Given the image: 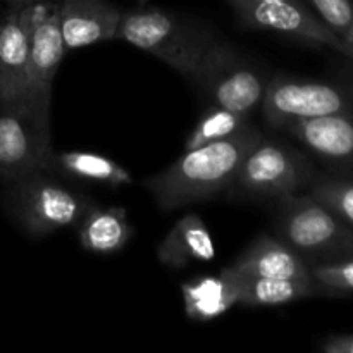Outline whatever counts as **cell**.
I'll return each mask as SVG.
<instances>
[{"mask_svg":"<svg viewBox=\"0 0 353 353\" xmlns=\"http://www.w3.org/2000/svg\"><path fill=\"white\" fill-rule=\"evenodd\" d=\"M264 134L248 123L224 140L186 150L171 165L145 179L159 209L176 210L228 192L241 162Z\"/></svg>","mask_w":353,"mask_h":353,"instance_id":"6da1fadb","label":"cell"},{"mask_svg":"<svg viewBox=\"0 0 353 353\" xmlns=\"http://www.w3.org/2000/svg\"><path fill=\"white\" fill-rule=\"evenodd\" d=\"M117 38L157 57L190 83L224 41L210 28L155 7L123 12Z\"/></svg>","mask_w":353,"mask_h":353,"instance_id":"7a4b0ae2","label":"cell"},{"mask_svg":"<svg viewBox=\"0 0 353 353\" xmlns=\"http://www.w3.org/2000/svg\"><path fill=\"white\" fill-rule=\"evenodd\" d=\"M274 228L309 265L353 257V228L307 192L276 200Z\"/></svg>","mask_w":353,"mask_h":353,"instance_id":"3957f363","label":"cell"},{"mask_svg":"<svg viewBox=\"0 0 353 353\" xmlns=\"http://www.w3.org/2000/svg\"><path fill=\"white\" fill-rule=\"evenodd\" d=\"M2 202L7 214L33 238L78 226L93 203L85 193L52 178L47 169L7 181Z\"/></svg>","mask_w":353,"mask_h":353,"instance_id":"277c9868","label":"cell"},{"mask_svg":"<svg viewBox=\"0 0 353 353\" xmlns=\"http://www.w3.org/2000/svg\"><path fill=\"white\" fill-rule=\"evenodd\" d=\"M319 174L303 152L286 141L262 140L245 157L228 188L234 200H272L307 192Z\"/></svg>","mask_w":353,"mask_h":353,"instance_id":"5b68a950","label":"cell"},{"mask_svg":"<svg viewBox=\"0 0 353 353\" xmlns=\"http://www.w3.org/2000/svg\"><path fill=\"white\" fill-rule=\"evenodd\" d=\"M271 76L243 52L223 41L200 69L193 85L202 92L209 107H223L247 114L257 109Z\"/></svg>","mask_w":353,"mask_h":353,"instance_id":"8992f818","label":"cell"},{"mask_svg":"<svg viewBox=\"0 0 353 353\" xmlns=\"http://www.w3.org/2000/svg\"><path fill=\"white\" fill-rule=\"evenodd\" d=\"M262 116L281 130L295 121L353 112V81H316L278 76L269 79L262 99Z\"/></svg>","mask_w":353,"mask_h":353,"instance_id":"52a82bcc","label":"cell"},{"mask_svg":"<svg viewBox=\"0 0 353 353\" xmlns=\"http://www.w3.org/2000/svg\"><path fill=\"white\" fill-rule=\"evenodd\" d=\"M241 24L288 34L307 45L336 52L353 68V50L302 0H230Z\"/></svg>","mask_w":353,"mask_h":353,"instance_id":"ba28073f","label":"cell"},{"mask_svg":"<svg viewBox=\"0 0 353 353\" xmlns=\"http://www.w3.org/2000/svg\"><path fill=\"white\" fill-rule=\"evenodd\" d=\"M50 119L28 103L0 105V179L3 183L45 169L50 157Z\"/></svg>","mask_w":353,"mask_h":353,"instance_id":"9c48e42d","label":"cell"},{"mask_svg":"<svg viewBox=\"0 0 353 353\" xmlns=\"http://www.w3.org/2000/svg\"><path fill=\"white\" fill-rule=\"evenodd\" d=\"M57 7L41 0L33 6L31 17L26 103L45 119H50L52 85L65 54Z\"/></svg>","mask_w":353,"mask_h":353,"instance_id":"30bf717a","label":"cell"},{"mask_svg":"<svg viewBox=\"0 0 353 353\" xmlns=\"http://www.w3.org/2000/svg\"><path fill=\"white\" fill-rule=\"evenodd\" d=\"M281 131L338 174L353 176V112L295 121Z\"/></svg>","mask_w":353,"mask_h":353,"instance_id":"8fae6325","label":"cell"},{"mask_svg":"<svg viewBox=\"0 0 353 353\" xmlns=\"http://www.w3.org/2000/svg\"><path fill=\"white\" fill-rule=\"evenodd\" d=\"M31 17L33 6L0 17V105L26 103Z\"/></svg>","mask_w":353,"mask_h":353,"instance_id":"7c38bea8","label":"cell"},{"mask_svg":"<svg viewBox=\"0 0 353 353\" xmlns=\"http://www.w3.org/2000/svg\"><path fill=\"white\" fill-rule=\"evenodd\" d=\"M57 12L65 52L117 38L123 17L107 0H62Z\"/></svg>","mask_w":353,"mask_h":353,"instance_id":"4fadbf2b","label":"cell"},{"mask_svg":"<svg viewBox=\"0 0 353 353\" xmlns=\"http://www.w3.org/2000/svg\"><path fill=\"white\" fill-rule=\"evenodd\" d=\"M245 276L276 279H310V265L281 238L261 234L231 265Z\"/></svg>","mask_w":353,"mask_h":353,"instance_id":"5bb4252c","label":"cell"},{"mask_svg":"<svg viewBox=\"0 0 353 353\" xmlns=\"http://www.w3.org/2000/svg\"><path fill=\"white\" fill-rule=\"evenodd\" d=\"M183 302L186 316L196 323H207L238 305L240 285L236 272L230 268L217 276H202L183 283Z\"/></svg>","mask_w":353,"mask_h":353,"instance_id":"9a60e30c","label":"cell"},{"mask_svg":"<svg viewBox=\"0 0 353 353\" xmlns=\"http://www.w3.org/2000/svg\"><path fill=\"white\" fill-rule=\"evenodd\" d=\"M157 257L171 269H183L192 262L212 261L216 245L202 217L195 212L181 217L159 245Z\"/></svg>","mask_w":353,"mask_h":353,"instance_id":"2e32d148","label":"cell"},{"mask_svg":"<svg viewBox=\"0 0 353 353\" xmlns=\"http://www.w3.org/2000/svg\"><path fill=\"white\" fill-rule=\"evenodd\" d=\"M83 248L93 254H116L123 250L133 236V228L126 210L121 207H100L92 203L78 223Z\"/></svg>","mask_w":353,"mask_h":353,"instance_id":"e0dca14e","label":"cell"},{"mask_svg":"<svg viewBox=\"0 0 353 353\" xmlns=\"http://www.w3.org/2000/svg\"><path fill=\"white\" fill-rule=\"evenodd\" d=\"M47 171L59 172L65 178L81 179L88 183H99V185L112 186H128L133 183L130 171L123 165L117 164L112 159L105 155L92 154V152L71 150V152H59V154L48 157L45 164Z\"/></svg>","mask_w":353,"mask_h":353,"instance_id":"ac0fdd59","label":"cell"},{"mask_svg":"<svg viewBox=\"0 0 353 353\" xmlns=\"http://www.w3.org/2000/svg\"><path fill=\"white\" fill-rule=\"evenodd\" d=\"M236 276L238 285H240V300H238V305L274 307L296 302V300L310 299V296L316 295H323V290L314 281V278L276 279L259 278V276H245L240 274V272H236Z\"/></svg>","mask_w":353,"mask_h":353,"instance_id":"d6986e66","label":"cell"},{"mask_svg":"<svg viewBox=\"0 0 353 353\" xmlns=\"http://www.w3.org/2000/svg\"><path fill=\"white\" fill-rule=\"evenodd\" d=\"M247 114L234 112V110L223 109V107H209L195 130L190 133V137L185 141V150L202 147V145L212 143V141L224 140L231 134L238 133L243 130L250 121Z\"/></svg>","mask_w":353,"mask_h":353,"instance_id":"ffe728a7","label":"cell"},{"mask_svg":"<svg viewBox=\"0 0 353 353\" xmlns=\"http://www.w3.org/2000/svg\"><path fill=\"white\" fill-rule=\"evenodd\" d=\"M307 193L353 228V176L338 172L317 174L307 188Z\"/></svg>","mask_w":353,"mask_h":353,"instance_id":"44dd1931","label":"cell"},{"mask_svg":"<svg viewBox=\"0 0 353 353\" xmlns=\"http://www.w3.org/2000/svg\"><path fill=\"white\" fill-rule=\"evenodd\" d=\"M310 272L323 295H345L353 293V257L338 262L310 265Z\"/></svg>","mask_w":353,"mask_h":353,"instance_id":"7402d4cb","label":"cell"},{"mask_svg":"<svg viewBox=\"0 0 353 353\" xmlns=\"http://www.w3.org/2000/svg\"><path fill=\"white\" fill-rule=\"evenodd\" d=\"M317 16L343 38L353 19V0H309Z\"/></svg>","mask_w":353,"mask_h":353,"instance_id":"603a6c76","label":"cell"},{"mask_svg":"<svg viewBox=\"0 0 353 353\" xmlns=\"http://www.w3.org/2000/svg\"><path fill=\"white\" fill-rule=\"evenodd\" d=\"M324 353H353V333L352 334H331L321 343Z\"/></svg>","mask_w":353,"mask_h":353,"instance_id":"cb8c5ba5","label":"cell"},{"mask_svg":"<svg viewBox=\"0 0 353 353\" xmlns=\"http://www.w3.org/2000/svg\"><path fill=\"white\" fill-rule=\"evenodd\" d=\"M38 2H41V0H7V6H9V9H21V7H30Z\"/></svg>","mask_w":353,"mask_h":353,"instance_id":"d4e9b609","label":"cell"},{"mask_svg":"<svg viewBox=\"0 0 353 353\" xmlns=\"http://www.w3.org/2000/svg\"><path fill=\"white\" fill-rule=\"evenodd\" d=\"M343 41H345V43H347V47L350 48V50H353V19H352L350 26H348L347 33H345Z\"/></svg>","mask_w":353,"mask_h":353,"instance_id":"484cf974","label":"cell"},{"mask_svg":"<svg viewBox=\"0 0 353 353\" xmlns=\"http://www.w3.org/2000/svg\"><path fill=\"white\" fill-rule=\"evenodd\" d=\"M140 2H147V0H140Z\"/></svg>","mask_w":353,"mask_h":353,"instance_id":"4316f807","label":"cell"}]
</instances>
